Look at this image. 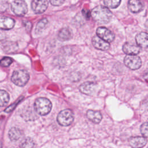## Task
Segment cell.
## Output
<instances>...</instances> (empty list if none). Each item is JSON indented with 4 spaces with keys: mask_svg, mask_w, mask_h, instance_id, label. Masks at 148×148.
I'll use <instances>...</instances> for the list:
<instances>
[{
    "mask_svg": "<svg viewBox=\"0 0 148 148\" xmlns=\"http://www.w3.org/2000/svg\"><path fill=\"white\" fill-rule=\"evenodd\" d=\"M91 15L92 18L99 24H106L108 23L112 16V12L106 7L103 6H98L94 8Z\"/></svg>",
    "mask_w": 148,
    "mask_h": 148,
    "instance_id": "obj_1",
    "label": "cell"
},
{
    "mask_svg": "<svg viewBox=\"0 0 148 148\" xmlns=\"http://www.w3.org/2000/svg\"><path fill=\"white\" fill-rule=\"evenodd\" d=\"M51 103L46 98L40 97L36 99L34 103V108L36 112L40 115L47 114L51 109Z\"/></svg>",
    "mask_w": 148,
    "mask_h": 148,
    "instance_id": "obj_2",
    "label": "cell"
},
{
    "mask_svg": "<svg viewBox=\"0 0 148 148\" xmlns=\"http://www.w3.org/2000/svg\"><path fill=\"white\" fill-rule=\"evenodd\" d=\"M29 79V75L27 71L23 69L15 71L12 76V82L17 86H25Z\"/></svg>",
    "mask_w": 148,
    "mask_h": 148,
    "instance_id": "obj_3",
    "label": "cell"
},
{
    "mask_svg": "<svg viewBox=\"0 0 148 148\" xmlns=\"http://www.w3.org/2000/svg\"><path fill=\"white\" fill-rule=\"evenodd\" d=\"M74 119L72 111L69 109L61 111L57 116V121L62 126H68L72 124Z\"/></svg>",
    "mask_w": 148,
    "mask_h": 148,
    "instance_id": "obj_4",
    "label": "cell"
},
{
    "mask_svg": "<svg viewBox=\"0 0 148 148\" xmlns=\"http://www.w3.org/2000/svg\"><path fill=\"white\" fill-rule=\"evenodd\" d=\"M12 10L18 16H23L28 10L27 5L25 1L23 0H15L11 5Z\"/></svg>",
    "mask_w": 148,
    "mask_h": 148,
    "instance_id": "obj_5",
    "label": "cell"
},
{
    "mask_svg": "<svg viewBox=\"0 0 148 148\" xmlns=\"http://www.w3.org/2000/svg\"><path fill=\"white\" fill-rule=\"evenodd\" d=\"M125 65L131 69L136 70L139 69L142 65L140 57L136 55H127L124 60Z\"/></svg>",
    "mask_w": 148,
    "mask_h": 148,
    "instance_id": "obj_6",
    "label": "cell"
},
{
    "mask_svg": "<svg viewBox=\"0 0 148 148\" xmlns=\"http://www.w3.org/2000/svg\"><path fill=\"white\" fill-rule=\"evenodd\" d=\"M97 35L98 37L108 42H111L114 39V34L105 27L98 28L97 29Z\"/></svg>",
    "mask_w": 148,
    "mask_h": 148,
    "instance_id": "obj_7",
    "label": "cell"
},
{
    "mask_svg": "<svg viewBox=\"0 0 148 148\" xmlns=\"http://www.w3.org/2000/svg\"><path fill=\"white\" fill-rule=\"evenodd\" d=\"M48 6L47 0H33L31 3V8L36 14L43 13Z\"/></svg>",
    "mask_w": 148,
    "mask_h": 148,
    "instance_id": "obj_8",
    "label": "cell"
},
{
    "mask_svg": "<svg viewBox=\"0 0 148 148\" xmlns=\"http://www.w3.org/2000/svg\"><path fill=\"white\" fill-rule=\"evenodd\" d=\"M129 143L133 148H141L146 145L147 139L143 136L131 137L129 139Z\"/></svg>",
    "mask_w": 148,
    "mask_h": 148,
    "instance_id": "obj_9",
    "label": "cell"
},
{
    "mask_svg": "<svg viewBox=\"0 0 148 148\" xmlns=\"http://www.w3.org/2000/svg\"><path fill=\"white\" fill-rule=\"evenodd\" d=\"M92 43L93 46L97 49L101 50H106L109 47L110 45L109 42L102 39L97 35L94 36L92 39Z\"/></svg>",
    "mask_w": 148,
    "mask_h": 148,
    "instance_id": "obj_10",
    "label": "cell"
},
{
    "mask_svg": "<svg viewBox=\"0 0 148 148\" xmlns=\"http://www.w3.org/2000/svg\"><path fill=\"white\" fill-rule=\"evenodd\" d=\"M15 24L14 20L9 17L1 16H0V29H10Z\"/></svg>",
    "mask_w": 148,
    "mask_h": 148,
    "instance_id": "obj_11",
    "label": "cell"
},
{
    "mask_svg": "<svg viewBox=\"0 0 148 148\" xmlns=\"http://www.w3.org/2000/svg\"><path fill=\"white\" fill-rule=\"evenodd\" d=\"M96 87V84L93 82H87L82 83L80 87V91L86 95H92L94 92Z\"/></svg>",
    "mask_w": 148,
    "mask_h": 148,
    "instance_id": "obj_12",
    "label": "cell"
},
{
    "mask_svg": "<svg viewBox=\"0 0 148 148\" xmlns=\"http://www.w3.org/2000/svg\"><path fill=\"white\" fill-rule=\"evenodd\" d=\"M123 50L127 55H136L139 53L140 49L132 43H125L123 46Z\"/></svg>",
    "mask_w": 148,
    "mask_h": 148,
    "instance_id": "obj_13",
    "label": "cell"
},
{
    "mask_svg": "<svg viewBox=\"0 0 148 148\" xmlns=\"http://www.w3.org/2000/svg\"><path fill=\"white\" fill-rule=\"evenodd\" d=\"M128 6L131 12L138 13L142 10L143 5L140 0H129Z\"/></svg>",
    "mask_w": 148,
    "mask_h": 148,
    "instance_id": "obj_14",
    "label": "cell"
},
{
    "mask_svg": "<svg viewBox=\"0 0 148 148\" xmlns=\"http://www.w3.org/2000/svg\"><path fill=\"white\" fill-rule=\"evenodd\" d=\"M87 117L91 121L98 124L102 120V114L99 111L88 110L87 112Z\"/></svg>",
    "mask_w": 148,
    "mask_h": 148,
    "instance_id": "obj_15",
    "label": "cell"
},
{
    "mask_svg": "<svg viewBox=\"0 0 148 148\" xmlns=\"http://www.w3.org/2000/svg\"><path fill=\"white\" fill-rule=\"evenodd\" d=\"M73 33L71 29L68 28H63L60 31L58 34V38L61 41H65L71 39Z\"/></svg>",
    "mask_w": 148,
    "mask_h": 148,
    "instance_id": "obj_16",
    "label": "cell"
},
{
    "mask_svg": "<svg viewBox=\"0 0 148 148\" xmlns=\"http://www.w3.org/2000/svg\"><path fill=\"white\" fill-rule=\"evenodd\" d=\"M136 41L140 47L146 48L147 47V34L146 32H140L136 36Z\"/></svg>",
    "mask_w": 148,
    "mask_h": 148,
    "instance_id": "obj_17",
    "label": "cell"
},
{
    "mask_svg": "<svg viewBox=\"0 0 148 148\" xmlns=\"http://www.w3.org/2000/svg\"><path fill=\"white\" fill-rule=\"evenodd\" d=\"M8 135L11 140L16 141L21 137L23 132L20 129L16 127H13L9 130Z\"/></svg>",
    "mask_w": 148,
    "mask_h": 148,
    "instance_id": "obj_18",
    "label": "cell"
},
{
    "mask_svg": "<svg viewBox=\"0 0 148 148\" xmlns=\"http://www.w3.org/2000/svg\"><path fill=\"white\" fill-rule=\"evenodd\" d=\"M47 24H48V20H47V18H43L40 20L36 24V28H35V32L37 34L42 33L46 28Z\"/></svg>",
    "mask_w": 148,
    "mask_h": 148,
    "instance_id": "obj_19",
    "label": "cell"
},
{
    "mask_svg": "<svg viewBox=\"0 0 148 148\" xmlns=\"http://www.w3.org/2000/svg\"><path fill=\"white\" fill-rule=\"evenodd\" d=\"M35 143L31 138H26L24 139L20 144V148H34Z\"/></svg>",
    "mask_w": 148,
    "mask_h": 148,
    "instance_id": "obj_20",
    "label": "cell"
},
{
    "mask_svg": "<svg viewBox=\"0 0 148 148\" xmlns=\"http://www.w3.org/2000/svg\"><path fill=\"white\" fill-rule=\"evenodd\" d=\"M9 101V95L8 93L5 91L0 90V107L5 106Z\"/></svg>",
    "mask_w": 148,
    "mask_h": 148,
    "instance_id": "obj_21",
    "label": "cell"
},
{
    "mask_svg": "<svg viewBox=\"0 0 148 148\" xmlns=\"http://www.w3.org/2000/svg\"><path fill=\"white\" fill-rule=\"evenodd\" d=\"M121 0H103L104 4L108 8H116L120 5Z\"/></svg>",
    "mask_w": 148,
    "mask_h": 148,
    "instance_id": "obj_22",
    "label": "cell"
},
{
    "mask_svg": "<svg viewBox=\"0 0 148 148\" xmlns=\"http://www.w3.org/2000/svg\"><path fill=\"white\" fill-rule=\"evenodd\" d=\"M13 62V60L11 58L8 57H5L0 60V65L3 67L9 66Z\"/></svg>",
    "mask_w": 148,
    "mask_h": 148,
    "instance_id": "obj_23",
    "label": "cell"
},
{
    "mask_svg": "<svg viewBox=\"0 0 148 148\" xmlns=\"http://www.w3.org/2000/svg\"><path fill=\"white\" fill-rule=\"evenodd\" d=\"M140 132L143 136L145 138L147 137V123L145 122L142 124L140 127Z\"/></svg>",
    "mask_w": 148,
    "mask_h": 148,
    "instance_id": "obj_24",
    "label": "cell"
},
{
    "mask_svg": "<svg viewBox=\"0 0 148 148\" xmlns=\"http://www.w3.org/2000/svg\"><path fill=\"white\" fill-rule=\"evenodd\" d=\"M65 0H50L51 4L53 6H60L64 2Z\"/></svg>",
    "mask_w": 148,
    "mask_h": 148,
    "instance_id": "obj_25",
    "label": "cell"
},
{
    "mask_svg": "<svg viewBox=\"0 0 148 148\" xmlns=\"http://www.w3.org/2000/svg\"><path fill=\"white\" fill-rule=\"evenodd\" d=\"M82 13H83V16L87 19H88L91 16L90 12L86 9H84L82 10Z\"/></svg>",
    "mask_w": 148,
    "mask_h": 148,
    "instance_id": "obj_26",
    "label": "cell"
},
{
    "mask_svg": "<svg viewBox=\"0 0 148 148\" xmlns=\"http://www.w3.org/2000/svg\"><path fill=\"white\" fill-rule=\"evenodd\" d=\"M24 24L25 27L27 29V30L29 31L31 28V26H32L31 23L29 21H24Z\"/></svg>",
    "mask_w": 148,
    "mask_h": 148,
    "instance_id": "obj_27",
    "label": "cell"
},
{
    "mask_svg": "<svg viewBox=\"0 0 148 148\" xmlns=\"http://www.w3.org/2000/svg\"><path fill=\"white\" fill-rule=\"evenodd\" d=\"M0 148H2V144L1 141H0Z\"/></svg>",
    "mask_w": 148,
    "mask_h": 148,
    "instance_id": "obj_28",
    "label": "cell"
},
{
    "mask_svg": "<svg viewBox=\"0 0 148 148\" xmlns=\"http://www.w3.org/2000/svg\"><path fill=\"white\" fill-rule=\"evenodd\" d=\"M1 118H0V123H1Z\"/></svg>",
    "mask_w": 148,
    "mask_h": 148,
    "instance_id": "obj_29",
    "label": "cell"
}]
</instances>
